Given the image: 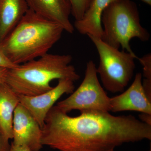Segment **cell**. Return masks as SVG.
I'll list each match as a JSON object with an SVG mask.
<instances>
[{
    "instance_id": "ffe728a7",
    "label": "cell",
    "mask_w": 151,
    "mask_h": 151,
    "mask_svg": "<svg viewBox=\"0 0 151 151\" xmlns=\"http://www.w3.org/2000/svg\"><path fill=\"white\" fill-rule=\"evenodd\" d=\"M7 70L5 68L0 67V84L4 82Z\"/></svg>"
},
{
    "instance_id": "ba28073f",
    "label": "cell",
    "mask_w": 151,
    "mask_h": 151,
    "mask_svg": "<svg viewBox=\"0 0 151 151\" xmlns=\"http://www.w3.org/2000/svg\"><path fill=\"white\" fill-rule=\"evenodd\" d=\"M12 132L14 145L25 146L31 151H40L43 147L42 128L20 103L14 112Z\"/></svg>"
},
{
    "instance_id": "277c9868",
    "label": "cell",
    "mask_w": 151,
    "mask_h": 151,
    "mask_svg": "<svg viewBox=\"0 0 151 151\" xmlns=\"http://www.w3.org/2000/svg\"><path fill=\"white\" fill-rule=\"evenodd\" d=\"M102 40L115 48L135 54L130 41L137 38L142 42L149 40L150 33L141 24L137 6L132 0H114L104 10L102 19Z\"/></svg>"
},
{
    "instance_id": "52a82bcc",
    "label": "cell",
    "mask_w": 151,
    "mask_h": 151,
    "mask_svg": "<svg viewBox=\"0 0 151 151\" xmlns=\"http://www.w3.org/2000/svg\"><path fill=\"white\" fill-rule=\"evenodd\" d=\"M73 81L60 79L56 86L43 94L33 96L19 95V101L39 124L42 129L47 114L61 96L71 94L74 91Z\"/></svg>"
},
{
    "instance_id": "ac0fdd59",
    "label": "cell",
    "mask_w": 151,
    "mask_h": 151,
    "mask_svg": "<svg viewBox=\"0 0 151 151\" xmlns=\"http://www.w3.org/2000/svg\"><path fill=\"white\" fill-rule=\"evenodd\" d=\"M140 121L144 123L151 125V115L147 113H142L139 116Z\"/></svg>"
},
{
    "instance_id": "7c38bea8",
    "label": "cell",
    "mask_w": 151,
    "mask_h": 151,
    "mask_svg": "<svg viewBox=\"0 0 151 151\" xmlns=\"http://www.w3.org/2000/svg\"><path fill=\"white\" fill-rule=\"evenodd\" d=\"M28 9L26 0L0 1V43L16 26Z\"/></svg>"
},
{
    "instance_id": "9c48e42d",
    "label": "cell",
    "mask_w": 151,
    "mask_h": 151,
    "mask_svg": "<svg viewBox=\"0 0 151 151\" xmlns=\"http://www.w3.org/2000/svg\"><path fill=\"white\" fill-rule=\"evenodd\" d=\"M142 79V73H137L133 83L126 91L110 98V111H136L151 115V100L145 92Z\"/></svg>"
},
{
    "instance_id": "8fae6325",
    "label": "cell",
    "mask_w": 151,
    "mask_h": 151,
    "mask_svg": "<svg viewBox=\"0 0 151 151\" xmlns=\"http://www.w3.org/2000/svg\"><path fill=\"white\" fill-rule=\"evenodd\" d=\"M114 0H93L82 18L74 22V29L80 34L101 38L103 35L102 15L107 6Z\"/></svg>"
},
{
    "instance_id": "e0dca14e",
    "label": "cell",
    "mask_w": 151,
    "mask_h": 151,
    "mask_svg": "<svg viewBox=\"0 0 151 151\" xmlns=\"http://www.w3.org/2000/svg\"><path fill=\"white\" fill-rule=\"evenodd\" d=\"M9 140L0 132V151H10L11 144Z\"/></svg>"
},
{
    "instance_id": "7a4b0ae2",
    "label": "cell",
    "mask_w": 151,
    "mask_h": 151,
    "mask_svg": "<svg viewBox=\"0 0 151 151\" xmlns=\"http://www.w3.org/2000/svg\"><path fill=\"white\" fill-rule=\"evenodd\" d=\"M63 31L61 25L29 9L20 21L0 44L11 62L19 65L48 53L61 38Z\"/></svg>"
},
{
    "instance_id": "4fadbf2b",
    "label": "cell",
    "mask_w": 151,
    "mask_h": 151,
    "mask_svg": "<svg viewBox=\"0 0 151 151\" xmlns=\"http://www.w3.org/2000/svg\"><path fill=\"white\" fill-rule=\"evenodd\" d=\"M19 103L18 95L5 82L0 84V132L13 139L12 124L15 110Z\"/></svg>"
},
{
    "instance_id": "2e32d148",
    "label": "cell",
    "mask_w": 151,
    "mask_h": 151,
    "mask_svg": "<svg viewBox=\"0 0 151 151\" xmlns=\"http://www.w3.org/2000/svg\"><path fill=\"white\" fill-rule=\"evenodd\" d=\"M19 65H16L11 62L3 51L0 44V67L12 69L16 68Z\"/></svg>"
},
{
    "instance_id": "44dd1931",
    "label": "cell",
    "mask_w": 151,
    "mask_h": 151,
    "mask_svg": "<svg viewBox=\"0 0 151 151\" xmlns=\"http://www.w3.org/2000/svg\"><path fill=\"white\" fill-rule=\"evenodd\" d=\"M141 1L148 5H151V0H141Z\"/></svg>"
},
{
    "instance_id": "5b68a950",
    "label": "cell",
    "mask_w": 151,
    "mask_h": 151,
    "mask_svg": "<svg viewBox=\"0 0 151 151\" xmlns=\"http://www.w3.org/2000/svg\"><path fill=\"white\" fill-rule=\"evenodd\" d=\"M97 49L99 63L97 68L103 86L112 93L122 92L134 76L138 57L125 50L111 47L101 38L88 35Z\"/></svg>"
},
{
    "instance_id": "7402d4cb",
    "label": "cell",
    "mask_w": 151,
    "mask_h": 151,
    "mask_svg": "<svg viewBox=\"0 0 151 151\" xmlns=\"http://www.w3.org/2000/svg\"><path fill=\"white\" fill-rule=\"evenodd\" d=\"M151 151V149H150V150H149V151Z\"/></svg>"
},
{
    "instance_id": "d6986e66",
    "label": "cell",
    "mask_w": 151,
    "mask_h": 151,
    "mask_svg": "<svg viewBox=\"0 0 151 151\" xmlns=\"http://www.w3.org/2000/svg\"><path fill=\"white\" fill-rule=\"evenodd\" d=\"M10 151H31L25 146H17L13 145L11 143Z\"/></svg>"
},
{
    "instance_id": "5bb4252c",
    "label": "cell",
    "mask_w": 151,
    "mask_h": 151,
    "mask_svg": "<svg viewBox=\"0 0 151 151\" xmlns=\"http://www.w3.org/2000/svg\"><path fill=\"white\" fill-rule=\"evenodd\" d=\"M138 60L143 67L144 80L142 81L143 88L146 95L150 99L151 98V54L145 55L141 58H138Z\"/></svg>"
},
{
    "instance_id": "9a60e30c",
    "label": "cell",
    "mask_w": 151,
    "mask_h": 151,
    "mask_svg": "<svg viewBox=\"0 0 151 151\" xmlns=\"http://www.w3.org/2000/svg\"><path fill=\"white\" fill-rule=\"evenodd\" d=\"M70 4L71 14L75 21L82 18L93 0H67Z\"/></svg>"
},
{
    "instance_id": "30bf717a",
    "label": "cell",
    "mask_w": 151,
    "mask_h": 151,
    "mask_svg": "<svg viewBox=\"0 0 151 151\" xmlns=\"http://www.w3.org/2000/svg\"><path fill=\"white\" fill-rule=\"evenodd\" d=\"M26 1L29 9L37 14L61 25L66 32H74V27L70 20V6L67 0Z\"/></svg>"
},
{
    "instance_id": "3957f363",
    "label": "cell",
    "mask_w": 151,
    "mask_h": 151,
    "mask_svg": "<svg viewBox=\"0 0 151 151\" xmlns=\"http://www.w3.org/2000/svg\"><path fill=\"white\" fill-rule=\"evenodd\" d=\"M70 55L47 53L37 59L8 69L4 82L19 95L33 96L52 89L51 81L69 79L75 82L80 76L70 63Z\"/></svg>"
},
{
    "instance_id": "8992f818",
    "label": "cell",
    "mask_w": 151,
    "mask_h": 151,
    "mask_svg": "<svg viewBox=\"0 0 151 151\" xmlns=\"http://www.w3.org/2000/svg\"><path fill=\"white\" fill-rule=\"evenodd\" d=\"M97 67L92 60L86 63L85 75L78 88L56 106L68 113L73 110L110 112V97L100 84Z\"/></svg>"
},
{
    "instance_id": "6da1fadb",
    "label": "cell",
    "mask_w": 151,
    "mask_h": 151,
    "mask_svg": "<svg viewBox=\"0 0 151 151\" xmlns=\"http://www.w3.org/2000/svg\"><path fill=\"white\" fill-rule=\"evenodd\" d=\"M42 131V145L59 151H114L124 144L151 140V125L132 115L85 111L71 117L56 105Z\"/></svg>"
},
{
    "instance_id": "603a6c76",
    "label": "cell",
    "mask_w": 151,
    "mask_h": 151,
    "mask_svg": "<svg viewBox=\"0 0 151 151\" xmlns=\"http://www.w3.org/2000/svg\"><path fill=\"white\" fill-rule=\"evenodd\" d=\"M0 1H1V0H0Z\"/></svg>"
}]
</instances>
